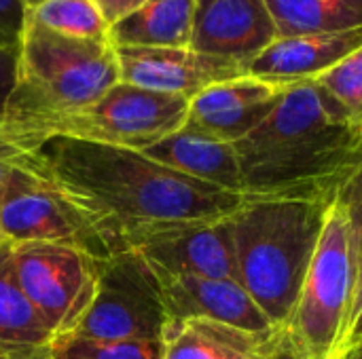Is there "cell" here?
<instances>
[{
    "label": "cell",
    "mask_w": 362,
    "mask_h": 359,
    "mask_svg": "<svg viewBox=\"0 0 362 359\" xmlns=\"http://www.w3.org/2000/svg\"><path fill=\"white\" fill-rule=\"evenodd\" d=\"M123 83L193 99L204 89L244 76V68L191 47H115Z\"/></svg>",
    "instance_id": "cell-11"
},
{
    "label": "cell",
    "mask_w": 362,
    "mask_h": 359,
    "mask_svg": "<svg viewBox=\"0 0 362 359\" xmlns=\"http://www.w3.org/2000/svg\"><path fill=\"white\" fill-rule=\"evenodd\" d=\"M28 15L62 36L108 38V25L91 0H45L30 8Z\"/></svg>",
    "instance_id": "cell-21"
},
{
    "label": "cell",
    "mask_w": 362,
    "mask_h": 359,
    "mask_svg": "<svg viewBox=\"0 0 362 359\" xmlns=\"http://www.w3.org/2000/svg\"><path fill=\"white\" fill-rule=\"evenodd\" d=\"M348 216L350 235H352V252L356 264V277L362 273V163L354 176L344 184V188L335 197Z\"/></svg>",
    "instance_id": "cell-24"
},
{
    "label": "cell",
    "mask_w": 362,
    "mask_h": 359,
    "mask_svg": "<svg viewBox=\"0 0 362 359\" xmlns=\"http://www.w3.org/2000/svg\"><path fill=\"white\" fill-rule=\"evenodd\" d=\"M280 38L265 0H195L191 49L244 68Z\"/></svg>",
    "instance_id": "cell-12"
},
{
    "label": "cell",
    "mask_w": 362,
    "mask_h": 359,
    "mask_svg": "<svg viewBox=\"0 0 362 359\" xmlns=\"http://www.w3.org/2000/svg\"><path fill=\"white\" fill-rule=\"evenodd\" d=\"M356 288L352 235L344 205L333 199L293 315L284 328L301 359H337Z\"/></svg>",
    "instance_id": "cell-5"
},
{
    "label": "cell",
    "mask_w": 362,
    "mask_h": 359,
    "mask_svg": "<svg viewBox=\"0 0 362 359\" xmlns=\"http://www.w3.org/2000/svg\"><path fill=\"white\" fill-rule=\"evenodd\" d=\"M284 89L248 74L216 83L189 102L185 127L235 144L267 118Z\"/></svg>",
    "instance_id": "cell-13"
},
{
    "label": "cell",
    "mask_w": 362,
    "mask_h": 359,
    "mask_svg": "<svg viewBox=\"0 0 362 359\" xmlns=\"http://www.w3.org/2000/svg\"><path fill=\"white\" fill-rule=\"evenodd\" d=\"M127 250L138 252L151 269L161 273L238 281L229 218L153 226L138 233Z\"/></svg>",
    "instance_id": "cell-10"
},
{
    "label": "cell",
    "mask_w": 362,
    "mask_h": 359,
    "mask_svg": "<svg viewBox=\"0 0 362 359\" xmlns=\"http://www.w3.org/2000/svg\"><path fill=\"white\" fill-rule=\"evenodd\" d=\"M25 0H0V47L19 53L28 21Z\"/></svg>",
    "instance_id": "cell-25"
},
{
    "label": "cell",
    "mask_w": 362,
    "mask_h": 359,
    "mask_svg": "<svg viewBox=\"0 0 362 359\" xmlns=\"http://www.w3.org/2000/svg\"><path fill=\"white\" fill-rule=\"evenodd\" d=\"M163 341L110 343L59 336L51 345V359H161Z\"/></svg>",
    "instance_id": "cell-22"
},
{
    "label": "cell",
    "mask_w": 362,
    "mask_h": 359,
    "mask_svg": "<svg viewBox=\"0 0 362 359\" xmlns=\"http://www.w3.org/2000/svg\"><path fill=\"white\" fill-rule=\"evenodd\" d=\"M36 152L23 148L21 144H17L11 138H0V203H2V197H4V190H6V184H8L13 171L19 165H25L32 159V154H36Z\"/></svg>",
    "instance_id": "cell-27"
},
{
    "label": "cell",
    "mask_w": 362,
    "mask_h": 359,
    "mask_svg": "<svg viewBox=\"0 0 362 359\" xmlns=\"http://www.w3.org/2000/svg\"><path fill=\"white\" fill-rule=\"evenodd\" d=\"M361 47L362 28L333 34L284 36L257 55L246 66V74L274 85L316 80Z\"/></svg>",
    "instance_id": "cell-15"
},
{
    "label": "cell",
    "mask_w": 362,
    "mask_h": 359,
    "mask_svg": "<svg viewBox=\"0 0 362 359\" xmlns=\"http://www.w3.org/2000/svg\"><path fill=\"white\" fill-rule=\"evenodd\" d=\"M233 146L246 199L329 203L362 163V129L316 80L286 85L267 118Z\"/></svg>",
    "instance_id": "cell-2"
},
{
    "label": "cell",
    "mask_w": 362,
    "mask_h": 359,
    "mask_svg": "<svg viewBox=\"0 0 362 359\" xmlns=\"http://www.w3.org/2000/svg\"><path fill=\"white\" fill-rule=\"evenodd\" d=\"M348 359H358V358H356V355H352V358H348Z\"/></svg>",
    "instance_id": "cell-35"
},
{
    "label": "cell",
    "mask_w": 362,
    "mask_h": 359,
    "mask_svg": "<svg viewBox=\"0 0 362 359\" xmlns=\"http://www.w3.org/2000/svg\"><path fill=\"white\" fill-rule=\"evenodd\" d=\"M17 281L55 339L85 315L98 281V260L87 252L47 241L11 243Z\"/></svg>",
    "instance_id": "cell-8"
},
{
    "label": "cell",
    "mask_w": 362,
    "mask_h": 359,
    "mask_svg": "<svg viewBox=\"0 0 362 359\" xmlns=\"http://www.w3.org/2000/svg\"><path fill=\"white\" fill-rule=\"evenodd\" d=\"M95 231L110 254L153 226L216 222L244 203L242 193L195 180L129 148L53 138L28 165Z\"/></svg>",
    "instance_id": "cell-1"
},
{
    "label": "cell",
    "mask_w": 362,
    "mask_h": 359,
    "mask_svg": "<svg viewBox=\"0 0 362 359\" xmlns=\"http://www.w3.org/2000/svg\"><path fill=\"white\" fill-rule=\"evenodd\" d=\"M282 330L250 332L212 320L170 322L161 359H274Z\"/></svg>",
    "instance_id": "cell-16"
},
{
    "label": "cell",
    "mask_w": 362,
    "mask_h": 359,
    "mask_svg": "<svg viewBox=\"0 0 362 359\" xmlns=\"http://www.w3.org/2000/svg\"><path fill=\"white\" fill-rule=\"evenodd\" d=\"M189 102L180 95L148 91L119 80L85 110L53 123L47 131V142L68 138L144 150L185 127Z\"/></svg>",
    "instance_id": "cell-7"
},
{
    "label": "cell",
    "mask_w": 362,
    "mask_h": 359,
    "mask_svg": "<svg viewBox=\"0 0 362 359\" xmlns=\"http://www.w3.org/2000/svg\"><path fill=\"white\" fill-rule=\"evenodd\" d=\"M168 324L157 275L138 252L123 250L98 260L93 298L76 328L66 336L148 343L163 341Z\"/></svg>",
    "instance_id": "cell-6"
},
{
    "label": "cell",
    "mask_w": 362,
    "mask_h": 359,
    "mask_svg": "<svg viewBox=\"0 0 362 359\" xmlns=\"http://www.w3.org/2000/svg\"><path fill=\"white\" fill-rule=\"evenodd\" d=\"M28 163L13 171L0 203V233L4 241L64 243L87 252L95 260L108 258L110 252L95 231Z\"/></svg>",
    "instance_id": "cell-9"
},
{
    "label": "cell",
    "mask_w": 362,
    "mask_h": 359,
    "mask_svg": "<svg viewBox=\"0 0 362 359\" xmlns=\"http://www.w3.org/2000/svg\"><path fill=\"white\" fill-rule=\"evenodd\" d=\"M316 83L339 104L346 116L362 129V47L318 76Z\"/></svg>",
    "instance_id": "cell-23"
},
{
    "label": "cell",
    "mask_w": 362,
    "mask_h": 359,
    "mask_svg": "<svg viewBox=\"0 0 362 359\" xmlns=\"http://www.w3.org/2000/svg\"><path fill=\"white\" fill-rule=\"evenodd\" d=\"M274 359H301L299 358V353L295 351V347L291 345L288 336L284 334V330H282V343H280V349H278V353H276V358Z\"/></svg>",
    "instance_id": "cell-30"
},
{
    "label": "cell",
    "mask_w": 362,
    "mask_h": 359,
    "mask_svg": "<svg viewBox=\"0 0 362 359\" xmlns=\"http://www.w3.org/2000/svg\"><path fill=\"white\" fill-rule=\"evenodd\" d=\"M362 353V273L356 277L354 298L350 307V317L346 326V334L341 347L337 351V359H348Z\"/></svg>",
    "instance_id": "cell-26"
},
{
    "label": "cell",
    "mask_w": 362,
    "mask_h": 359,
    "mask_svg": "<svg viewBox=\"0 0 362 359\" xmlns=\"http://www.w3.org/2000/svg\"><path fill=\"white\" fill-rule=\"evenodd\" d=\"M40 2H45V0H25V4H28V8H34V6H38Z\"/></svg>",
    "instance_id": "cell-32"
},
{
    "label": "cell",
    "mask_w": 362,
    "mask_h": 359,
    "mask_svg": "<svg viewBox=\"0 0 362 359\" xmlns=\"http://www.w3.org/2000/svg\"><path fill=\"white\" fill-rule=\"evenodd\" d=\"M0 359H13V358H8L6 353H2V351H0Z\"/></svg>",
    "instance_id": "cell-33"
},
{
    "label": "cell",
    "mask_w": 362,
    "mask_h": 359,
    "mask_svg": "<svg viewBox=\"0 0 362 359\" xmlns=\"http://www.w3.org/2000/svg\"><path fill=\"white\" fill-rule=\"evenodd\" d=\"M95 8L100 11L102 19L106 21L108 30L117 25L119 21L127 19L132 13H136L146 0H91Z\"/></svg>",
    "instance_id": "cell-28"
},
{
    "label": "cell",
    "mask_w": 362,
    "mask_h": 359,
    "mask_svg": "<svg viewBox=\"0 0 362 359\" xmlns=\"http://www.w3.org/2000/svg\"><path fill=\"white\" fill-rule=\"evenodd\" d=\"M138 152L195 180L221 186L225 190L242 193L240 161L231 142H223L202 131L182 127Z\"/></svg>",
    "instance_id": "cell-17"
},
{
    "label": "cell",
    "mask_w": 362,
    "mask_h": 359,
    "mask_svg": "<svg viewBox=\"0 0 362 359\" xmlns=\"http://www.w3.org/2000/svg\"><path fill=\"white\" fill-rule=\"evenodd\" d=\"M153 273L157 275L170 322L212 320L250 332L276 330L238 281L197 275H170L155 269Z\"/></svg>",
    "instance_id": "cell-14"
},
{
    "label": "cell",
    "mask_w": 362,
    "mask_h": 359,
    "mask_svg": "<svg viewBox=\"0 0 362 359\" xmlns=\"http://www.w3.org/2000/svg\"><path fill=\"white\" fill-rule=\"evenodd\" d=\"M0 138H11V133H8V129H6V125H4V121L0 118ZM13 140V138H11Z\"/></svg>",
    "instance_id": "cell-31"
},
{
    "label": "cell",
    "mask_w": 362,
    "mask_h": 359,
    "mask_svg": "<svg viewBox=\"0 0 362 359\" xmlns=\"http://www.w3.org/2000/svg\"><path fill=\"white\" fill-rule=\"evenodd\" d=\"M0 243H4V237H2V233H0Z\"/></svg>",
    "instance_id": "cell-34"
},
{
    "label": "cell",
    "mask_w": 362,
    "mask_h": 359,
    "mask_svg": "<svg viewBox=\"0 0 362 359\" xmlns=\"http://www.w3.org/2000/svg\"><path fill=\"white\" fill-rule=\"evenodd\" d=\"M53 330L23 294L11 243H0V351L13 359H51Z\"/></svg>",
    "instance_id": "cell-18"
},
{
    "label": "cell",
    "mask_w": 362,
    "mask_h": 359,
    "mask_svg": "<svg viewBox=\"0 0 362 359\" xmlns=\"http://www.w3.org/2000/svg\"><path fill=\"white\" fill-rule=\"evenodd\" d=\"M15 68H17V53L0 47V118H2L6 97L15 83Z\"/></svg>",
    "instance_id": "cell-29"
},
{
    "label": "cell",
    "mask_w": 362,
    "mask_h": 359,
    "mask_svg": "<svg viewBox=\"0 0 362 359\" xmlns=\"http://www.w3.org/2000/svg\"><path fill=\"white\" fill-rule=\"evenodd\" d=\"M329 203L246 199L229 218L238 281L276 330L293 315Z\"/></svg>",
    "instance_id": "cell-4"
},
{
    "label": "cell",
    "mask_w": 362,
    "mask_h": 359,
    "mask_svg": "<svg viewBox=\"0 0 362 359\" xmlns=\"http://www.w3.org/2000/svg\"><path fill=\"white\" fill-rule=\"evenodd\" d=\"M195 0H146L108 30L115 47H189Z\"/></svg>",
    "instance_id": "cell-19"
},
{
    "label": "cell",
    "mask_w": 362,
    "mask_h": 359,
    "mask_svg": "<svg viewBox=\"0 0 362 359\" xmlns=\"http://www.w3.org/2000/svg\"><path fill=\"white\" fill-rule=\"evenodd\" d=\"M119 80L108 38L62 36L28 15L2 121L17 144L36 152L53 123L85 110Z\"/></svg>",
    "instance_id": "cell-3"
},
{
    "label": "cell",
    "mask_w": 362,
    "mask_h": 359,
    "mask_svg": "<svg viewBox=\"0 0 362 359\" xmlns=\"http://www.w3.org/2000/svg\"><path fill=\"white\" fill-rule=\"evenodd\" d=\"M280 38L362 28V0H265Z\"/></svg>",
    "instance_id": "cell-20"
}]
</instances>
